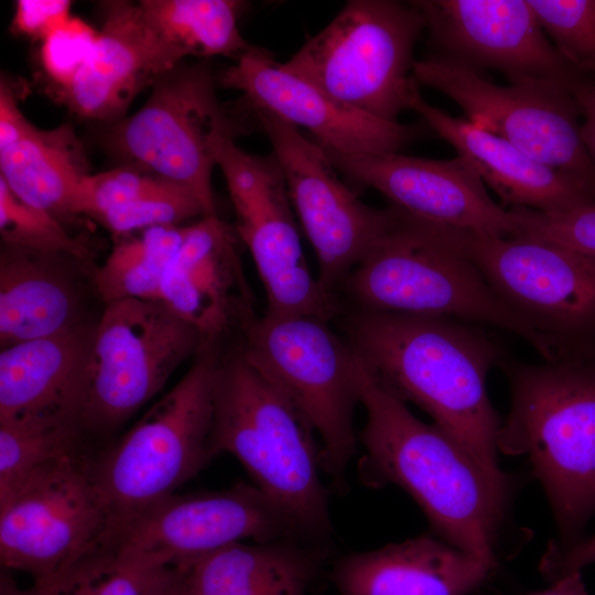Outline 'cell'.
I'll return each instance as SVG.
<instances>
[{
  "label": "cell",
  "instance_id": "cell-1",
  "mask_svg": "<svg viewBox=\"0 0 595 595\" xmlns=\"http://www.w3.org/2000/svg\"><path fill=\"white\" fill-rule=\"evenodd\" d=\"M359 402L366 423L358 439L365 454L360 480L397 485L420 506L444 542L498 567L513 547L527 542L511 516L518 477L478 461L435 423L415 418L383 389L357 356Z\"/></svg>",
  "mask_w": 595,
  "mask_h": 595
},
{
  "label": "cell",
  "instance_id": "cell-2",
  "mask_svg": "<svg viewBox=\"0 0 595 595\" xmlns=\"http://www.w3.org/2000/svg\"><path fill=\"white\" fill-rule=\"evenodd\" d=\"M338 316L344 338L383 389L423 409L478 461L499 467L502 420L487 376L504 351L479 326L354 307Z\"/></svg>",
  "mask_w": 595,
  "mask_h": 595
},
{
  "label": "cell",
  "instance_id": "cell-3",
  "mask_svg": "<svg viewBox=\"0 0 595 595\" xmlns=\"http://www.w3.org/2000/svg\"><path fill=\"white\" fill-rule=\"evenodd\" d=\"M497 366L510 386L498 451L528 457L551 505L558 543L574 545L595 515V358L529 364L504 353Z\"/></svg>",
  "mask_w": 595,
  "mask_h": 595
},
{
  "label": "cell",
  "instance_id": "cell-4",
  "mask_svg": "<svg viewBox=\"0 0 595 595\" xmlns=\"http://www.w3.org/2000/svg\"><path fill=\"white\" fill-rule=\"evenodd\" d=\"M298 409L244 357L220 358L210 450L234 455L253 485L289 510L315 540L333 543L321 446Z\"/></svg>",
  "mask_w": 595,
  "mask_h": 595
},
{
  "label": "cell",
  "instance_id": "cell-5",
  "mask_svg": "<svg viewBox=\"0 0 595 595\" xmlns=\"http://www.w3.org/2000/svg\"><path fill=\"white\" fill-rule=\"evenodd\" d=\"M392 207L390 229L339 289L350 307L491 325L522 338L545 361L555 360L545 339L448 244L440 224Z\"/></svg>",
  "mask_w": 595,
  "mask_h": 595
},
{
  "label": "cell",
  "instance_id": "cell-6",
  "mask_svg": "<svg viewBox=\"0 0 595 595\" xmlns=\"http://www.w3.org/2000/svg\"><path fill=\"white\" fill-rule=\"evenodd\" d=\"M220 358L217 344H202L172 390L121 437L89 453L87 469L107 509V528L175 494L215 457L210 432Z\"/></svg>",
  "mask_w": 595,
  "mask_h": 595
},
{
  "label": "cell",
  "instance_id": "cell-7",
  "mask_svg": "<svg viewBox=\"0 0 595 595\" xmlns=\"http://www.w3.org/2000/svg\"><path fill=\"white\" fill-rule=\"evenodd\" d=\"M421 12L392 0H351L292 57L286 72L378 119L398 122L413 89Z\"/></svg>",
  "mask_w": 595,
  "mask_h": 595
},
{
  "label": "cell",
  "instance_id": "cell-8",
  "mask_svg": "<svg viewBox=\"0 0 595 595\" xmlns=\"http://www.w3.org/2000/svg\"><path fill=\"white\" fill-rule=\"evenodd\" d=\"M328 323L317 316L257 315L241 334L240 350L314 429L322 470L342 491L357 452V356Z\"/></svg>",
  "mask_w": 595,
  "mask_h": 595
},
{
  "label": "cell",
  "instance_id": "cell-9",
  "mask_svg": "<svg viewBox=\"0 0 595 595\" xmlns=\"http://www.w3.org/2000/svg\"><path fill=\"white\" fill-rule=\"evenodd\" d=\"M440 226L498 298L545 339L555 360L595 358V259L529 237Z\"/></svg>",
  "mask_w": 595,
  "mask_h": 595
},
{
  "label": "cell",
  "instance_id": "cell-10",
  "mask_svg": "<svg viewBox=\"0 0 595 595\" xmlns=\"http://www.w3.org/2000/svg\"><path fill=\"white\" fill-rule=\"evenodd\" d=\"M248 539L317 541L272 497L253 484L237 483L223 490L170 495L108 527L98 547L144 566L187 570Z\"/></svg>",
  "mask_w": 595,
  "mask_h": 595
},
{
  "label": "cell",
  "instance_id": "cell-11",
  "mask_svg": "<svg viewBox=\"0 0 595 595\" xmlns=\"http://www.w3.org/2000/svg\"><path fill=\"white\" fill-rule=\"evenodd\" d=\"M90 451L63 456L0 495V562L51 595L100 542L107 509L87 469Z\"/></svg>",
  "mask_w": 595,
  "mask_h": 595
},
{
  "label": "cell",
  "instance_id": "cell-12",
  "mask_svg": "<svg viewBox=\"0 0 595 595\" xmlns=\"http://www.w3.org/2000/svg\"><path fill=\"white\" fill-rule=\"evenodd\" d=\"M201 344L196 329L162 302L125 299L106 304L91 335L79 416L83 436L112 434Z\"/></svg>",
  "mask_w": 595,
  "mask_h": 595
},
{
  "label": "cell",
  "instance_id": "cell-13",
  "mask_svg": "<svg viewBox=\"0 0 595 595\" xmlns=\"http://www.w3.org/2000/svg\"><path fill=\"white\" fill-rule=\"evenodd\" d=\"M106 149L133 165L193 192L207 215H216L212 140L234 138L237 125L218 102L206 64L180 63L152 84L145 104L133 115L108 123Z\"/></svg>",
  "mask_w": 595,
  "mask_h": 595
},
{
  "label": "cell",
  "instance_id": "cell-14",
  "mask_svg": "<svg viewBox=\"0 0 595 595\" xmlns=\"http://www.w3.org/2000/svg\"><path fill=\"white\" fill-rule=\"evenodd\" d=\"M212 152L234 204L236 232L249 249L264 286L266 314L326 321L338 316L339 300L325 292L307 266L275 154H250L224 133L213 138Z\"/></svg>",
  "mask_w": 595,
  "mask_h": 595
},
{
  "label": "cell",
  "instance_id": "cell-15",
  "mask_svg": "<svg viewBox=\"0 0 595 595\" xmlns=\"http://www.w3.org/2000/svg\"><path fill=\"white\" fill-rule=\"evenodd\" d=\"M412 75L419 85L451 98L473 123L595 194V164L582 139L581 110L566 86L547 80L500 86L437 55L415 61Z\"/></svg>",
  "mask_w": 595,
  "mask_h": 595
},
{
  "label": "cell",
  "instance_id": "cell-16",
  "mask_svg": "<svg viewBox=\"0 0 595 595\" xmlns=\"http://www.w3.org/2000/svg\"><path fill=\"white\" fill-rule=\"evenodd\" d=\"M251 110L271 142L292 206L315 250L317 280L326 293L338 299L347 277L390 229L394 209L392 205L377 209L363 203L338 178L317 142L271 111Z\"/></svg>",
  "mask_w": 595,
  "mask_h": 595
},
{
  "label": "cell",
  "instance_id": "cell-17",
  "mask_svg": "<svg viewBox=\"0 0 595 595\" xmlns=\"http://www.w3.org/2000/svg\"><path fill=\"white\" fill-rule=\"evenodd\" d=\"M437 56L509 83L547 80L571 88L583 74L556 51L528 0H415Z\"/></svg>",
  "mask_w": 595,
  "mask_h": 595
},
{
  "label": "cell",
  "instance_id": "cell-18",
  "mask_svg": "<svg viewBox=\"0 0 595 595\" xmlns=\"http://www.w3.org/2000/svg\"><path fill=\"white\" fill-rule=\"evenodd\" d=\"M322 149L338 172L377 190L415 217L496 237L517 234L509 209L493 201L475 167L462 155L433 160L398 152L347 154Z\"/></svg>",
  "mask_w": 595,
  "mask_h": 595
},
{
  "label": "cell",
  "instance_id": "cell-19",
  "mask_svg": "<svg viewBox=\"0 0 595 595\" xmlns=\"http://www.w3.org/2000/svg\"><path fill=\"white\" fill-rule=\"evenodd\" d=\"M219 82L242 91L249 109H264L306 128L318 144L340 153H397L423 134L420 125L385 121L347 106L283 69L262 47L252 46L221 73Z\"/></svg>",
  "mask_w": 595,
  "mask_h": 595
},
{
  "label": "cell",
  "instance_id": "cell-20",
  "mask_svg": "<svg viewBox=\"0 0 595 595\" xmlns=\"http://www.w3.org/2000/svg\"><path fill=\"white\" fill-rule=\"evenodd\" d=\"M236 234L217 215L186 226L162 279L160 302L194 327L202 344L242 334L257 316Z\"/></svg>",
  "mask_w": 595,
  "mask_h": 595
},
{
  "label": "cell",
  "instance_id": "cell-21",
  "mask_svg": "<svg viewBox=\"0 0 595 595\" xmlns=\"http://www.w3.org/2000/svg\"><path fill=\"white\" fill-rule=\"evenodd\" d=\"M104 13L89 57L58 91L74 113L108 125L122 119L138 93L186 54L147 21L139 4L110 1Z\"/></svg>",
  "mask_w": 595,
  "mask_h": 595
},
{
  "label": "cell",
  "instance_id": "cell-22",
  "mask_svg": "<svg viewBox=\"0 0 595 595\" xmlns=\"http://www.w3.org/2000/svg\"><path fill=\"white\" fill-rule=\"evenodd\" d=\"M91 335L93 329L78 324L1 349L0 422L80 431Z\"/></svg>",
  "mask_w": 595,
  "mask_h": 595
},
{
  "label": "cell",
  "instance_id": "cell-23",
  "mask_svg": "<svg viewBox=\"0 0 595 595\" xmlns=\"http://www.w3.org/2000/svg\"><path fill=\"white\" fill-rule=\"evenodd\" d=\"M409 109L428 128L467 159L487 184L510 207L564 213L595 205V194L573 176L545 165L497 134L466 118L453 117L428 104L416 86Z\"/></svg>",
  "mask_w": 595,
  "mask_h": 595
},
{
  "label": "cell",
  "instance_id": "cell-24",
  "mask_svg": "<svg viewBox=\"0 0 595 595\" xmlns=\"http://www.w3.org/2000/svg\"><path fill=\"white\" fill-rule=\"evenodd\" d=\"M497 567L434 534H422L333 562L338 595H469Z\"/></svg>",
  "mask_w": 595,
  "mask_h": 595
},
{
  "label": "cell",
  "instance_id": "cell-25",
  "mask_svg": "<svg viewBox=\"0 0 595 595\" xmlns=\"http://www.w3.org/2000/svg\"><path fill=\"white\" fill-rule=\"evenodd\" d=\"M332 553L302 539L235 543L183 570L186 595H311Z\"/></svg>",
  "mask_w": 595,
  "mask_h": 595
},
{
  "label": "cell",
  "instance_id": "cell-26",
  "mask_svg": "<svg viewBox=\"0 0 595 595\" xmlns=\"http://www.w3.org/2000/svg\"><path fill=\"white\" fill-rule=\"evenodd\" d=\"M60 257L10 246L1 250V349L79 324L74 285Z\"/></svg>",
  "mask_w": 595,
  "mask_h": 595
},
{
  "label": "cell",
  "instance_id": "cell-27",
  "mask_svg": "<svg viewBox=\"0 0 595 595\" xmlns=\"http://www.w3.org/2000/svg\"><path fill=\"white\" fill-rule=\"evenodd\" d=\"M0 178L20 199L55 216H75L83 180L89 175L84 147L69 125L31 126L17 143L0 150Z\"/></svg>",
  "mask_w": 595,
  "mask_h": 595
},
{
  "label": "cell",
  "instance_id": "cell-28",
  "mask_svg": "<svg viewBox=\"0 0 595 595\" xmlns=\"http://www.w3.org/2000/svg\"><path fill=\"white\" fill-rule=\"evenodd\" d=\"M241 2L232 0H142L147 21L186 56L216 55L236 61L249 45L238 28Z\"/></svg>",
  "mask_w": 595,
  "mask_h": 595
},
{
  "label": "cell",
  "instance_id": "cell-29",
  "mask_svg": "<svg viewBox=\"0 0 595 595\" xmlns=\"http://www.w3.org/2000/svg\"><path fill=\"white\" fill-rule=\"evenodd\" d=\"M120 237L91 279L105 304L138 299L159 301L165 270L181 246L186 227L154 226Z\"/></svg>",
  "mask_w": 595,
  "mask_h": 595
},
{
  "label": "cell",
  "instance_id": "cell-30",
  "mask_svg": "<svg viewBox=\"0 0 595 595\" xmlns=\"http://www.w3.org/2000/svg\"><path fill=\"white\" fill-rule=\"evenodd\" d=\"M90 451L78 429L40 423L0 422V495L41 466Z\"/></svg>",
  "mask_w": 595,
  "mask_h": 595
},
{
  "label": "cell",
  "instance_id": "cell-31",
  "mask_svg": "<svg viewBox=\"0 0 595 595\" xmlns=\"http://www.w3.org/2000/svg\"><path fill=\"white\" fill-rule=\"evenodd\" d=\"M0 234L4 246L67 256L90 264V251L51 213L20 199L0 178Z\"/></svg>",
  "mask_w": 595,
  "mask_h": 595
},
{
  "label": "cell",
  "instance_id": "cell-32",
  "mask_svg": "<svg viewBox=\"0 0 595 595\" xmlns=\"http://www.w3.org/2000/svg\"><path fill=\"white\" fill-rule=\"evenodd\" d=\"M561 56L583 75L595 76V0H528Z\"/></svg>",
  "mask_w": 595,
  "mask_h": 595
},
{
  "label": "cell",
  "instance_id": "cell-33",
  "mask_svg": "<svg viewBox=\"0 0 595 595\" xmlns=\"http://www.w3.org/2000/svg\"><path fill=\"white\" fill-rule=\"evenodd\" d=\"M169 567L144 566L97 547L51 595H147Z\"/></svg>",
  "mask_w": 595,
  "mask_h": 595
},
{
  "label": "cell",
  "instance_id": "cell-34",
  "mask_svg": "<svg viewBox=\"0 0 595 595\" xmlns=\"http://www.w3.org/2000/svg\"><path fill=\"white\" fill-rule=\"evenodd\" d=\"M197 216L202 218L208 215L196 195L186 187L167 181L158 190L109 208L94 219L120 238L154 226H177L178 223Z\"/></svg>",
  "mask_w": 595,
  "mask_h": 595
},
{
  "label": "cell",
  "instance_id": "cell-35",
  "mask_svg": "<svg viewBox=\"0 0 595 595\" xmlns=\"http://www.w3.org/2000/svg\"><path fill=\"white\" fill-rule=\"evenodd\" d=\"M517 236L554 244L595 259V205L564 213H543L526 207L508 208Z\"/></svg>",
  "mask_w": 595,
  "mask_h": 595
},
{
  "label": "cell",
  "instance_id": "cell-36",
  "mask_svg": "<svg viewBox=\"0 0 595 595\" xmlns=\"http://www.w3.org/2000/svg\"><path fill=\"white\" fill-rule=\"evenodd\" d=\"M98 31L85 21L72 17L43 42L40 62L46 75L60 87L66 88L80 71L96 43Z\"/></svg>",
  "mask_w": 595,
  "mask_h": 595
},
{
  "label": "cell",
  "instance_id": "cell-37",
  "mask_svg": "<svg viewBox=\"0 0 595 595\" xmlns=\"http://www.w3.org/2000/svg\"><path fill=\"white\" fill-rule=\"evenodd\" d=\"M71 18V2L67 0H19L12 26L14 31L43 42Z\"/></svg>",
  "mask_w": 595,
  "mask_h": 595
},
{
  "label": "cell",
  "instance_id": "cell-38",
  "mask_svg": "<svg viewBox=\"0 0 595 595\" xmlns=\"http://www.w3.org/2000/svg\"><path fill=\"white\" fill-rule=\"evenodd\" d=\"M595 563V534L571 547H562L556 540L549 541L539 563L541 575L552 583Z\"/></svg>",
  "mask_w": 595,
  "mask_h": 595
},
{
  "label": "cell",
  "instance_id": "cell-39",
  "mask_svg": "<svg viewBox=\"0 0 595 595\" xmlns=\"http://www.w3.org/2000/svg\"><path fill=\"white\" fill-rule=\"evenodd\" d=\"M32 123L23 116L18 106L15 91L1 79L0 85V150L21 140Z\"/></svg>",
  "mask_w": 595,
  "mask_h": 595
},
{
  "label": "cell",
  "instance_id": "cell-40",
  "mask_svg": "<svg viewBox=\"0 0 595 595\" xmlns=\"http://www.w3.org/2000/svg\"><path fill=\"white\" fill-rule=\"evenodd\" d=\"M581 110V133L595 164V76L582 75L570 88Z\"/></svg>",
  "mask_w": 595,
  "mask_h": 595
},
{
  "label": "cell",
  "instance_id": "cell-41",
  "mask_svg": "<svg viewBox=\"0 0 595 595\" xmlns=\"http://www.w3.org/2000/svg\"><path fill=\"white\" fill-rule=\"evenodd\" d=\"M147 595H186L185 571L169 567Z\"/></svg>",
  "mask_w": 595,
  "mask_h": 595
},
{
  "label": "cell",
  "instance_id": "cell-42",
  "mask_svg": "<svg viewBox=\"0 0 595 595\" xmlns=\"http://www.w3.org/2000/svg\"><path fill=\"white\" fill-rule=\"evenodd\" d=\"M530 595H588V593L581 572H576L554 582L550 588Z\"/></svg>",
  "mask_w": 595,
  "mask_h": 595
},
{
  "label": "cell",
  "instance_id": "cell-43",
  "mask_svg": "<svg viewBox=\"0 0 595 595\" xmlns=\"http://www.w3.org/2000/svg\"><path fill=\"white\" fill-rule=\"evenodd\" d=\"M0 595H47L40 587L32 585L30 588H21L7 570L0 574Z\"/></svg>",
  "mask_w": 595,
  "mask_h": 595
}]
</instances>
